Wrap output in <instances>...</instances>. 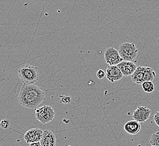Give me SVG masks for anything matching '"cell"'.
Wrapping results in <instances>:
<instances>
[{
    "label": "cell",
    "mask_w": 159,
    "mask_h": 146,
    "mask_svg": "<svg viewBox=\"0 0 159 146\" xmlns=\"http://www.w3.org/2000/svg\"><path fill=\"white\" fill-rule=\"evenodd\" d=\"M140 146V145H139V146Z\"/></svg>",
    "instance_id": "22"
},
{
    "label": "cell",
    "mask_w": 159,
    "mask_h": 146,
    "mask_svg": "<svg viewBox=\"0 0 159 146\" xmlns=\"http://www.w3.org/2000/svg\"><path fill=\"white\" fill-rule=\"evenodd\" d=\"M106 76L110 82L115 83L122 79L124 75L117 65H109L106 70Z\"/></svg>",
    "instance_id": "7"
},
{
    "label": "cell",
    "mask_w": 159,
    "mask_h": 146,
    "mask_svg": "<svg viewBox=\"0 0 159 146\" xmlns=\"http://www.w3.org/2000/svg\"><path fill=\"white\" fill-rule=\"evenodd\" d=\"M142 88L146 93H151L155 89V86L152 82H144L142 84Z\"/></svg>",
    "instance_id": "14"
},
{
    "label": "cell",
    "mask_w": 159,
    "mask_h": 146,
    "mask_svg": "<svg viewBox=\"0 0 159 146\" xmlns=\"http://www.w3.org/2000/svg\"><path fill=\"white\" fill-rule=\"evenodd\" d=\"M18 100L19 104L25 108L36 109L45 100V94L35 84H23Z\"/></svg>",
    "instance_id": "1"
},
{
    "label": "cell",
    "mask_w": 159,
    "mask_h": 146,
    "mask_svg": "<svg viewBox=\"0 0 159 146\" xmlns=\"http://www.w3.org/2000/svg\"><path fill=\"white\" fill-rule=\"evenodd\" d=\"M117 67H119L123 75L125 76L132 75L137 67L134 62L128 61H122L117 65Z\"/></svg>",
    "instance_id": "9"
},
{
    "label": "cell",
    "mask_w": 159,
    "mask_h": 146,
    "mask_svg": "<svg viewBox=\"0 0 159 146\" xmlns=\"http://www.w3.org/2000/svg\"><path fill=\"white\" fill-rule=\"evenodd\" d=\"M9 122L8 120H7L6 119H3L0 122V127L4 129H7L9 127Z\"/></svg>",
    "instance_id": "16"
},
{
    "label": "cell",
    "mask_w": 159,
    "mask_h": 146,
    "mask_svg": "<svg viewBox=\"0 0 159 146\" xmlns=\"http://www.w3.org/2000/svg\"><path fill=\"white\" fill-rule=\"evenodd\" d=\"M18 76L23 84H35L39 78L38 67L25 64L18 71Z\"/></svg>",
    "instance_id": "2"
},
{
    "label": "cell",
    "mask_w": 159,
    "mask_h": 146,
    "mask_svg": "<svg viewBox=\"0 0 159 146\" xmlns=\"http://www.w3.org/2000/svg\"><path fill=\"white\" fill-rule=\"evenodd\" d=\"M35 116L41 123L46 124L54 120L55 112L52 107L45 105L35 109Z\"/></svg>",
    "instance_id": "4"
},
{
    "label": "cell",
    "mask_w": 159,
    "mask_h": 146,
    "mask_svg": "<svg viewBox=\"0 0 159 146\" xmlns=\"http://www.w3.org/2000/svg\"><path fill=\"white\" fill-rule=\"evenodd\" d=\"M153 120H154V122H155V124L159 127V111H157L155 114V115L153 117Z\"/></svg>",
    "instance_id": "19"
},
{
    "label": "cell",
    "mask_w": 159,
    "mask_h": 146,
    "mask_svg": "<svg viewBox=\"0 0 159 146\" xmlns=\"http://www.w3.org/2000/svg\"><path fill=\"white\" fill-rule=\"evenodd\" d=\"M61 101V103L64 104H69L71 101V98L70 96H60Z\"/></svg>",
    "instance_id": "17"
},
{
    "label": "cell",
    "mask_w": 159,
    "mask_h": 146,
    "mask_svg": "<svg viewBox=\"0 0 159 146\" xmlns=\"http://www.w3.org/2000/svg\"><path fill=\"white\" fill-rule=\"evenodd\" d=\"M156 73L151 67H144V82H152L156 77Z\"/></svg>",
    "instance_id": "13"
},
{
    "label": "cell",
    "mask_w": 159,
    "mask_h": 146,
    "mask_svg": "<svg viewBox=\"0 0 159 146\" xmlns=\"http://www.w3.org/2000/svg\"><path fill=\"white\" fill-rule=\"evenodd\" d=\"M151 110L147 107L140 106L134 111L133 118L140 123H143L149 119L151 114Z\"/></svg>",
    "instance_id": "6"
},
{
    "label": "cell",
    "mask_w": 159,
    "mask_h": 146,
    "mask_svg": "<svg viewBox=\"0 0 159 146\" xmlns=\"http://www.w3.org/2000/svg\"><path fill=\"white\" fill-rule=\"evenodd\" d=\"M144 67H138L132 74V80L133 82L137 84H142L144 82Z\"/></svg>",
    "instance_id": "12"
},
{
    "label": "cell",
    "mask_w": 159,
    "mask_h": 146,
    "mask_svg": "<svg viewBox=\"0 0 159 146\" xmlns=\"http://www.w3.org/2000/svg\"><path fill=\"white\" fill-rule=\"evenodd\" d=\"M105 76H106V73L102 69L98 70V71L97 72V76L98 77V79H103Z\"/></svg>",
    "instance_id": "18"
},
{
    "label": "cell",
    "mask_w": 159,
    "mask_h": 146,
    "mask_svg": "<svg viewBox=\"0 0 159 146\" xmlns=\"http://www.w3.org/2000/svg\"><path fill=\"white\" fill-rule=\"evenodd\" d=\"M43 135V131L39 128H32L25 133L24 139L26 143H34L40 142Z\"/></svg>",
    "instance_id": "8"
},
{
    "label": "cell",
    "mask_w": 159,
    "mask_h": 146,
    "mask_svg": "<svg viewBox=\"0 0 159 146\" xmlns=\"http://www.w3.org/2000/svg\"><path fill=\"white\" fill-rule=\"evenodd\" d=\"M118 51L124 61H132L137 56L138 49L134 43L125 42L120 46Z\"/></svg>",
    "instance_id": "3"
},
{
    "label": "cell",
    "mask_w": 159,
    "mask_h": 146,
    "mask_svg": "<svg viewBox=\"0 0 159 146\" xmlns=\"http://www.w3.org/2000/svg\"><path fill=\"white\" fill-rule=\"evenodd\" d=\"M29 146H42L40 142H34V143H30Z\"/></svg>",
    "instance_id": "20"
},
{
    "label": "cell",
    "mask_w": 159,
    "mask_h": 146,
    "mask_svg": "<svg viewBox=\"0 0 159 146\" xmlns=\"http://www.w3.org/2000/svg\"><path fill=\"white\" fill-rule=\"evenodd\" d=\"M124 129L128 134L135 135L141 130V123L134 120H130L125 124Z\"/></svg>",
    "instance_id": "11"
},
{
    "label": "cell",
    "mask_w": 159,
    "mask_h": 146,
    "mask_svg": "<svg viewBox=\"0 0 159 146\" xmlns=\"http://www.w3.org/2000/svg\"><path fill=\"white\" fill-rule=\"evenodd\" d=\"M104 60L110 66L117 65L124 61L120 56L118 50L113 47H110L106 49L104 52Z\"/></svg>",
    "instance_id": "5"
},
{
    "label": "cell",
    "mask_w": 159,
    "mask_h": 146,
    "mask_svg": "<svg viewBox=\"0 0 159 146\" xmlns=\"http://www.w3.org/2000/svg\"><path fill=\"white\" fill-rule=\"evenodd\" d=\"M42 146H55L56 137L52 131H43V137L40 141Z\"/></svg>",
    "instance_id": "10"
},
{
    "label": "cell",
    "mask_w": 159,
    "mask_h": 146,
    "mask_svg": "<svg viewBox=\"0 0 159 146\" xmlns=\"http://www.w3.org/2000/svg\"><path fill=\"white\" fill-rule=\"evenodd\" d=\"M150 143L151 146H159V131L153 133L151 135Z\"/></svg>",
    "instance_id": "15"
},
{
    "label": "cell",
    "mask_w": 159,
    "mask_h": 146,
    "mask_svg": "<svg viewBox=\"0 0 159 146\" xmlns=\"http://www.w3.org/2000/svg\"><path fill=\"white\" fill-rule=\"evenodd\" d=\"M157 42H158V43H159V38L158 39V40H157Z\"/></svg>",
    "instance_id": "21"
},
{
    "label": "cell",
    "mask_w": 159,
    "mask_h": 146,
    "mask_svg": "<svg viewBox=\"0 0 159 146\" xmlns=\"http://www.w3.org/2000/svg\"></svg>",
    "instance_id": "23"
}]
</instances>
